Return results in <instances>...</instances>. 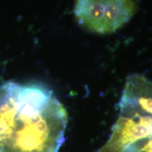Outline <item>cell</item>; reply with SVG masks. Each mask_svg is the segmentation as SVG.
Segmentation results:
<instances>
[{"instance_id": "cell-4", "label": "cell", "mask_w": 152, "mask_h": 152, "mask_svg": "<svg viewBox=\"0 0 152 152\" xmlns=\"http://www.w3.org/2000/svg\"><path fill=\"white\" fill-rule=\"evenodd\" d=\"M123 152H152V133L134 142Z\"/></svg>"}, {"instance_id": "cell-1", "label": "cell", "mask_w": 152, "mask_h": 152, "mask_svg": "<svg viewBox=\"0 0 152 152\" xmlns=\"http://www.w3.org/2000/svg\"><path fill=\"white\" fill-rule=\"evenodd\" d=\"M67 122L66 109L46 87L0 85V152H58Z\"/></svg>"}, {"instance_id": "cell-3", "label": "cell", "mask_w": 152, "mask_h": 152, "mask_svg": "<svg viewBox=\"0 0 152 152\" xmlns=\"http://www.w3.org/2000/svg\"><path fill=\"white\" fill-rule=\"evenodd\" d=\"M120 115L152 117V83L138 74L126 80L119 104Z\"/></svg>"}, {"instance_id": "cell-2", "label": "cell", "mask_w": 152, "mask_h": 152, "mask_svg": "<svg viewBox=\"0 0 152 152\" xmlns=\"http://www.w3.org/2000/svg\"><path fill=\"white\" fill-rule=\"evenodd\" d=\"M134 0H75L74 13L82 27L98 34L117 31L135 14Z\"/></svg>"}]
</instances>
